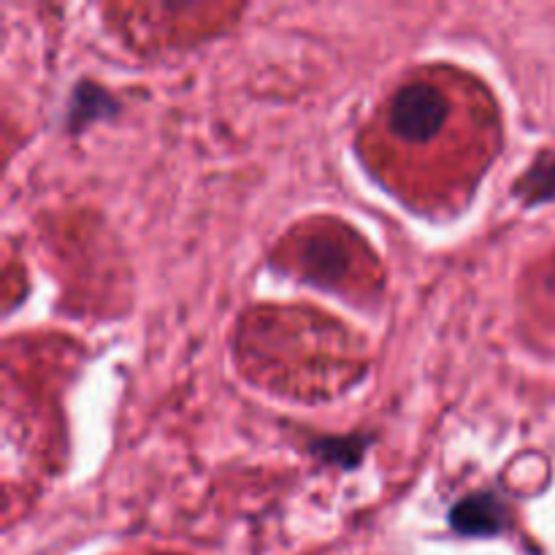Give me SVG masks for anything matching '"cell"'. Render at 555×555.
<instances>
[{
    "instance_id": "cell-1",
    "label": "cell",
    "mask_w": 555,
    "mask_h": 555,
    "mask_svg": "<svg viewBox=\"0 0 555 555\" xmlns=\"http://www.w3.org/2000/svg\"><path fill=\"white\" fill-rule=\"evenodd\" d=\"M448 98L431 85H406L390 98L388 122L399 139L423 144L442 130L448 119Z\"/></svg>"
},
{
    "instance_id": "cell-2",
    "label": "cell",
    "mask_w": 555,
    "mask_h": 555,
    "mask_svg": "<svg viewBox=\"0 0 555 555\" xmlns=\"http://www.w3.org/2000/svg\"><path fill=\"white\" fill-rule=\"evenodd\" d=\"M450 526L461 537H496L509 526V507L499 493H466L450 507Z\"/></svg>"
},
{
    "instance_id": "cell-3",
    "label": "cell",
    "mask_w": 555,
    "mask_h": 555,
    "mask_svg": "<svg viewBox=\"0 0 555 555\" xmlns=\"http://www.w3.org/2000/svg\"><path fill=\"white\" fill-rule=\"evenodd\" d=\"M117 112L119 103L114 101L112 92H106L101 85H95V81H81V85H76L68 103V130L70 133H79L85 125L106 119Z\"/></svg>"
},
{
    "instance_id": "cell-4",
    "label": "cell",
    "mask_w": 555,
    "mask_h": 555,
    "mask_svg": "<svg viewBox=\"0 0 555 555\" xmlns=\"http://www.w3.org/2000/svg\"><path fill=\"white\" fill-rule=\"evenodd\" d=\"M369 448V437L363 434H347V437H320L309 444V453L325 464L341 466V469H356L363 461Z\"/></svg>"
},
{
    "instance_id": "cell-5",
    "label": "cell",
    "mask_w": 555,
    "mask_h": 555,
    "mask_svg": "<svg viewBox=\"0 0 555 555\" xmlns=\"http://www.w3.org/2000/svg\"><path fill=\"white\" fill-rule=\"evenodd\" d=\"M515 195L526 204H547L555 198V157L542 155L515 184Z\"/></svg>"
}]
</instances>
